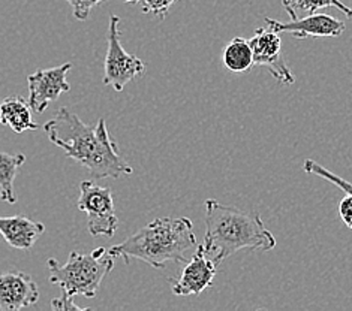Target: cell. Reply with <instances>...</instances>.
I'll use <instances>...</instances> for the list:
<instances>
[{
	"label": "cell",
	"mask_w": 352,
	"mask_h": 311,
	"mask_svg": "<svg viewBox=\"0 0 352 311\" xmlns=\"http://www.w3.org/2000/svg\"><path fill=\"white\" fill-rule=\"evenodd\" d=\"M48 139L66 156L74 159L82 168L100 178H120L131 175L132 166L124 161L117 150V142L111 138L104 119L96 124H86L68 108H58L52 120L44 124Z\"/></svg>",
	"instance_id": "obj_1"
},
{
	"label": "cell",
	"mask_w": 352,
	"mask_h": 311,
	"mask_svg": "<svg viewBox=\"0 0 352 311\" xmlns=\"http://www.w3.org/2000/svg\"><path fill=\"white\" fill-rule=\"evenodd\" d=\"M204 250L216 265L240 250L270 251L274 235L265 228L261 216L228 207L216 199L206 200Z\"/></svg>",
	"instance_id": "obj_2"
},
{
	"label": "cell",
	"mask_w": 352,
	"mask_h": 311,
	"mask_svg": "<svg viewBox=\"0 0 352 311\" xmlns=\"http://www.w3.org/2000/svg\"><path fill=\"white\" fill-rule=\"evenodd\" d=\"M197 244L194 223L188 217H157L120 244L108 249V255L122 257L124 264L141 260L161 270L168 262L186 264L184 253Z\"/></svg>",
	"instance_id": "obj_3"
},
{
	"label": "cell",
	"mask_w": 352,
	"mask_h": 311,
	"mask_svg": "<svg viewBox=\"0 0 352 311\" xmlns=\"http://www.w3.org/2000/svg\"><path fill=\"white\" fill-rule=\"evenodd\" d=\"M113 266L114 257L108 255V250L104 247H99L89 255L71 251L65 264H58L56 259L47 260L50 283L57 284L71 297L95 298L100 283L111 273Z\"/></svg>",
	"instance_id": "obj_4"
},
{
	"label": "cell",
	"mask_w": 352,
	"mask_h": 311,
	"mask_svg": "<svg viewBox=\"0 0 352 311\" xmlns=\"http://www.w3.org/2000/svg\"><path fill=\"white\" fill-rule=\"evenodd\" d=\"M120 16L111 15L108 23L107 42L108 49L104 63V80L105 86H111L116 91H122L126 84L146 73V63L137 56L124 51L122 45Z\"/></svg>",
	"instance_id": "obj_5"
},
{
	"label": "cell",
	"mask_w": 352,
	"mask_h": 311,
	"mask_svg": "<svg viewBox=\"0 0 352 311\" xmlns=\"http://www.w3.org/2000/svg\"><path fill=\"white\" fill-rule=\"evenodd\" d=\"M78 209L87 216V229L91 237H108L119 229V217L116 214L113 192L94 181L80 184Z\"/></svg>",
	"instance_id": "obj_6"
},
{
	"label": "cell",
	"mask_w": 352,
	"mask_h": 311,
	"mask_svg": "<svg viewBox=\"0 0 352 311\" xmlns=\"http://www.w3.org/2000/svg\"><path fill=\"white\" fill-rule=\"evenodd\" d=\"M249 42L252 47L255 66H264L273 75V78L283 86H292L296 82L294 73L282 54V39L278 32L259 27Z\"/></svg>",
	"instance_id": "obj_7"
},
{
	"label": "cell",
	"mask_w": 352,
	"mask_h": 311,
	"mask_svg": "<svg viewBox=\"0 0 352 311\" xmlns=\"http://www.w3.org/2000/svg\"><path fill=\"white\" fill-rule=\"evenodd\" d=\"M72 69V63H63L50 69H41L28 77L29 105L33 113H44L47 106L62 93L71 90L66 75Z\"/></svg>",
	"instance_id": "obj_8"
},
{
	"label": "cell",
	"mask_w": 352,
	"mask_h": 311,
	"mask_svg": "<svg viewBox=\"0 0 352 311\" xmlns=\"http://www.w3.org/2000/svg\"><path fill=\"white\" fill-rule=\"evenodd\" d=\"M267 27L274 32L288 33L296 39H307V38H339L346 26L345 23L334 19L329 14H310L305 19L289 20V21H278L273 19H264Z\"/></svg>",
	"instance_id": "obj_9"
},
{
	"label": "cell",
	"mask_w": 352,
	"mask_h": 311,
	"mask_svg": "<svg viewBox=\"0 0 352 311\" xmlns=\"http://www.w3.org/2000/svg\"><path fill=\"white\" fill-rule=\"evenodd\" d=\"M216 266L213 260L206 255L204 246L201 244L192 259L186 262L179 279L171 280L173 293L177 297L199 295L212 286L216 277Z\"/></svg>",
	"instance_id": "obj_10"
},
{
	"label": "cell",
	"mask_w": 352,
	"mask_h": 311,
	"mask_svg": "<svg viewBox=\"0 0 352 311\" xmlns=\"http://www.w3.org/2000/svg\"><path fill=\"white\" fill-rule=\"evenodd\" d=\"M39 289L32 275L21 271L0 274V310L19 311L36 304Z\"/></svg>",
	"instance_id": "obj_11"
},
{
	"label": "cell",
	"mask_w": 352,
	"mask_h": 311,
	"mask_svg": "<svg viewBox=\"0 0 352 311\" xmlns=\"http://www.w3.org/2000/svg\"><path fill=\"white\" fill-rule=\"evenodd\" d=\"M44 232L45 226L43 223L33 222L26 216H0V235L12 249L30 250Z\"/></svg>",
	"instance_id": "obj_12"
},
{
	"label": "cell",
	"mask_w": 352,
	"mask_h": 311,
	"mask_svg": "<svg viewBox=\"0 0 352 311\" xmlns=\"http://www.w3.org/2000/svg\"><path fill=\"white\" fill-rule=\"evenodd\" d=\"M3 113V124H8L15 133L36 130L39 126L32 120V108L20 96H8L0 104Z\"/></svg>",
	"instance_id": "obj_13"
},
{
	"label": "cell",
	"mask_w": 352,
	"mask_h": 311,
	"mask_svg": "<svg viewBox=\"0 0 352 311\" xmlns=\"http://www.w3.org/2000/svg\"><path fill=\"white\" fill-rule=\"evenodd\" d=\"M222 62L225 68L232 73H248L255 66L249 39L240 36L231 39L223 48Z\"/></svg>",
	"instance_id": "obj_14"
},
{
	"label": "cell",
	"mask_w": 352,
	"mask_h": 311,
	"mask_svg": "<svg viewBox=\"0 0 352 311\" xmlns=\"http://www.w3.org/2000/svg\"><path fill=\"white\" fill-rule=\"evenodd\" d=\"M24 162H26V156L23 153L0 151V199L8 204L16 203L14 181Z\"/></svg>",
	"instance_id": "obj_15"
},
{
	"label": "cell",
	"mask_w": 352,
	"mask_h": 311,
	"mask_svg": "<svg viewBox=\"0 0 352 311\" xmlns=\"http://www.w3.org/2000/svg\"><path fill=\"white\" fill-rule=\"evenodd\" d=\"M285 11L288 12L291 20L305 19V16L315 14L324 8L334 6L345 14L349 20H352V8L342 3L340 0H282Z\"/></svg>",
	"instance_id": "obj_16"
},
{
	"label": "cell",
	"mask_w": 352,
	"mask_h": 311,
	"mask_svg": "<svg viewBox=\"0 0 352 311\" xmlns=\"http://www.w3.org/2000/svg\"><path fill=\"white\" fill-rule=\"evenodd\" d=\"M303 170H305L307 174H314V175L321 176V178L333 183L334 186H338L340 190H343L345 193H349V195H352V183H349V181L345 180V178H340L339 175L330 172L329 170H327V168H324V166L320 165V163H316L315 161H310V159H307V161H305Z\"/></svg>",
	"instance_id": "obj_17"
},
{
	"label": "cell",
	"mask_w": 352,
	"mask_h": 311,
	"mask_svg": "<svg viewBox=\"0 0 352 311\" xmlns=\"http://www.w3.org/2000/svg\"><path fill=\"white\" fill-rule=\"evenodd\" d=\"M72 8V14L78 21H86L95 6L105 2V0H66ZM126 3H138L141 0H122Z\"/></svg>",
	"instance_id": "obj_18"
},
{
	"label": "cell",
	"mask_w": 352,
	"mask_h": 311,
	"mask_svg": "<svg viewBox=\"0 0 352 311\" xmlns=\"http://www.w3.org/2000/svg\"><path fill=\"white\" fill-rule=\"evenodd\" d=\"M142 2V12L144 14H155L161 16V20L168 14L170 8L179 2V0H141Z\"/></svg>",
	"instance_id": "obj_19"
},
{
	"label": "cell",
	"mask_w": 352,
	"mask_h": 311,
	"mask_svg": "<svg viewBox=\"0 0 352 311\" xmlns=\"http://www.w3.org/2000/svg\"><path fill=\"white\" fill-rule=\"evenodd\" d=\"M74 297L68 295V293L63 292V297L62 298H54L52 301V308L57 310V311H71V310H77V311H85L89 308H82L80 306H77L72 299Z\"/></svg>",
	"instance_id": "obj_20"
},
{
	"label": "cell",
	"mask_w": 352,
	"mask_h": 311,
	"mask_svg": "<svg viewBox=\"0 0 352 311\" xmlns=\"http://www.w3.org/2000/svg\"><path fill=\"white\" fill-rule=\"evenodd\" d=\"M339 216L349 229H352V195L346 193V196L339 204Z\"/></svg>",
	"instance_id": "obj_21"
},
{
	"label": "cell",
	"mask_w": 352,
	"mask_h": 311,
	"mask_svg": "<svg viewBox=\"0 0 352 311\" xmlns=\"http://www.w3.org/2000/svg\"><path fill=\"white\" fill-rule=\"evenodd\" d=\"M0 124H3V113H2V106H0Z\"/></svg>",
	"instance_id": "obj_22"
}]
</instances>
